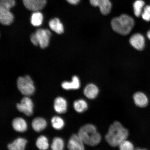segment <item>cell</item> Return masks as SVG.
<instances>
[{
	"mask_svg": "<svg viewBox=\"0 0 150 150\" xmlns=\"http://www.w3.org/2000/svg\"><path fill=\"white\" fill-rule=\"evenodd\" d=\"M36 145L39 150L47 149L49 146L47 138L44 136H41L39 137L36 141Z\"/></svg>",
	"mask_w": 150,
	"mask_h": 150,
	"instance_id": "23",
	"label": "cell"
},
{
	"mask_svg": "<svg viewBox=\"0 0 150 150\" xmlns=\"http://www.w3.org/2000/svg\"><path fill=\"white\" fill-rule=\"evenodd\" d=\"M135 150H148L147 149H140V148H137V149H135Z\"/></svg>",
	"mask_w": 150,
	"mask_h": 150,
	"instance_id": "31",
	"label": "cell"
},
{
	"mask_svg": "<svg viewBox=\"0 0 150 150\" xmlns=\"http://www.w3.org/2000/svg\"><path fill=\"white\" fill-rule=\"evenodd\" d=\"M31 40L33 45L35 46L39 45V42L35 33H33L31 36Z\"/></svg>",
	"mask_w": 150,
	"mask_h": 150,
	"instance_id": "28",
	"label": "cell"
},
{
	"mask_svg": "<svg viewBox=\"0 0 150 150\" xmlns=\"http://www.w3.org/2000/svg\"><path fill=\"white\" fill-rule=\"evenodd\" d=\"M17 86L20 92L26 96H30L35 93V88L33 81L29 76L19 77Z\"/></svg>",
	"mask_w": 150,
	"mask_h": 150,
	"instance_id": "5",
	"label": "cell"
},
{
	"mask_svg": "<svg viewBox=\"0 0 150 150\" xmlns=\"http://www.w3.org/2000/svg\"><path fill=\"white\" fill-rule=\"evenodd\" d=\"M16 3L15 0H0V22L3 25H9L13 22L14 15L10 9Z\"/></svg>",
	"mask_w": 150,
	"mask_h": 150,
	"instance_id": "4",
	"label": "cell"
},
{
	"mask_svg": "<svg viewBox=\"0 0 150 150\" xmlns=\"http://www.w3.org/2000/svg\"><path fill=\"white\" fill-rule=\"evenodd\" d=\"M43 21V15L39 11L34 12L32 14L31 22V24L35 27H39L42 25Z\"/></svg>",
	"mask_w": 150,
	"mask_h": 150,
	"instance_id": "21",
	"label": "cell"
},
{
	"mask_svg": "<svg viewBox=\"0 0 150 150\" xmlns=\"http://www.w3.org/2000/svg\"><path fill=\"white\" fill-rule=\"evenodd\" d=\"M131 45L138 50H142L145 47V37L140 33H136L131 36L129 40Z\"/></svg>",
	"mask_w": 150,
	"mask_h": 150,
	"instance_id": "11",
	"label": "cell"
},
{
	"mask_svg": "<svg viewBox=\"0 0 150 150\" xmlns=\"http://www.w3.org/2000/svg\"><path fill=\"white\" fill-rule=\"evenodd\" d=\"M128 136V130L119 122L115 121L110 125L105 137L109 145L116 147L127 140Z\"/></svg>",
	"mask_w": 150,
	"mask_h": 150,
	"instance_id": "1",
	"label": "cell"
},
{
	"mask_svg": "<svg viewBox=\"0 0 150 150\" xmlns=\"http://www.w3.org/2000/svg\"><path fill=\"white\" fill-rule=\"evenodd\" d=\"M51 123L52 127L56 130H61L64 125V122L63 119L58 116L52 117Z\"/></svg>",
	"mask_w": 150,
	"mask_h": 150,
	"instance_id": "24",
	"label": "cell"
},
{
	"mask_svg": "<svg viewBox=\"0 0 150 150\" xmlns=\"http://www.w3.org/2000/svg\"><path fill=\"white\" fill-rule=\"evenodd\" d=\"M74 107L76 111L79 113H81L87 110L88 104L87 102L83 99H79L74 102Z\"/></svg>",
	"mask_w": 150,
	"mask_h": 150,
	"instance_id": "20",
	"label": "cell"
},
{
	"mask_svg": "<svg viewBox=\"0 0 150 150\" xmlns=\"http://www.w3.org/2000/svg\"><path fill=\"white\" fill-rule=\"evenodd\" d=\"M133 99L136 105L141 108L146 107L149 104V100L145 93L141 92H138L135 93Z\"/></svg>",
	"mask_w": 150,
	"mask_h": 150,
	"instance_id": "12",
	"label": "cell"
},
{
	"mask_svg": "<svg viewBox=\"0 0 150 150\" xmlns=\"http://www.w3.org/2000/svg\"><path fill=\"white\" fill-rule=\"evenodd\" d=\"M141 16L146 21H150V5H146L144 7Z\"/></svg>",
	"mask_w": 150,
	"mask_h": 150,
	"instance_id": "27",
	"label": "cell"
},
{
	"mask_svg": "<svg viewBox=\"0 0 150 150\" xmlns=\"http://www.w3.org/2000/svg\"><path fill=\"white\" fill-rule=\"evenodd\" d=\"M84 144L78 134H73L69 140L67 147L69 150H85Z\"/></svg>",
	"mask_w": 150,
	"mask_h": 150,
	"instance_id": "10",
	"label": "cell"
},
{
	"mask_svg": "<svg viewBox=\"0 0 150 150\" xmlns=\"http://www.w3.org/2000/svg\"><path fill=\"white\" fill-rule=\"evenodd\" d=\"M69 3L72 5H76L79 3L80 0H67Z\"/></svg>",
	"mask_w": 150,
	"mask_h": 150,
	"instance_id": "29",
	"label": "cell"
},
{
	"mask_svg": "<svg viewBox=\"0 0 150 150\" xmlns=\"http://www.w3.org/2000/svg\"><path fill=\"white\" fill-rule=\"evenodd\" d=\"M64 146V142L63 140L57 137L54 139L51 147L52 150H63Z\"/></svg>",
	"mask_w": 150,
	"mask_h": 150,
	"instance_id": "25",
	"label": "cell"
},
{
	"mask_svg": "<svg viewBox=\"0 0 150 150\" xmlns=\"http://www.w3.org/2000/svg\"><path fill=\"white\" fill-rule=\"evenodd\" d=\"M67 102L62 97H57L54 102V108L56 112L59 114L65 113L67 111Z\"/></svg>",
	"mask_w": 150,
	"mask_h": 150,
	"instance_id": "13",
	"label": "cell"
},
{
	"mask_svg": "<svg viewBox=\"0 0 150 150\" xmlns=\"http://www.w3.org/2000/svg\"><path fill=\"white\" fill-rule=\"evenodd\" d=\"M145 5V3L142 0H137L134 2L133 4V8L135 16L137 17L141 16Z\"/></svg>",
	"mask_w": 150,
	"mask_h": 150,
	"instance_id": "22",
	"label": "cell"
},
{
	"mask_svg": "<svg viewBox=\"0 0 150 150\" xmlns=\"http://www.w3.org/2000/svg\"><path fill=\"white\" fill-rule=\"evenodd\" d=\"M47 123L46 120L43 118L38 117L33 120L32 126L34 130L37 132H40L45 129Z\"/></svg>",
	"mask_w": 150,
	"mask_h": 150,
	"instance_id": "19",
	"label": "cell"
},
{
	"mask_svg": "<svg viewBox=\"0 0 150 150\" xmlns=\"http://www.w3.org/2000/svg\"><path fill=\"white\" fill-rule=\"evenodd\" d=\"M38 39L39 45L42 48L47 47L49 44L51 33L49 30L39 29L35 33Z\"/></svg>",
	"mask_w": 150,
	"mask_h": 150,
	"instance_id": "7",
	"label": "cell"
},
{
	"mask_svg": "<svg viewBox=\"0 0 150 150\" xmlns=\"http://www.w3.org/2000/svg\"><path fill=\"white\" fill-rule=\"evenodd\" d=\"M99 92V89L95 84L91 83L88 84L84 88V93L88 98L94 99L97 96Z\"/></svg>",
	"mask_w": 150,
	"mask_h": 150,
	"instance_id": "14",
	"label": "cell"
},
{
	"mask_svg": "<svg viewBox=\"0 0 150 150\" xmlns=\"http://www.w3.org/2000/svg\"><path fill=\"white\" fill-rule=\"evenodd\" d=\"M27 142L25 139L19 138L9 144L7 147L9 150H25Z\"/></svg>",
	"mask_w": 150,
	"mask_h": 150,
	"instance_id": "16",
	"label": "cell"
},
{
	"mask_svg": "<svg viewBox=\"0 0 150 150\" xmlns=\"http://www.w3.org/2000/svg\"><path fill=\"white\" fill-rule=\"evenodd\" d=\"M134 25V19L128 15L122 14L114 18L111 21V25L114 31L122 35H127L131 32Z\"/></svg>",
	"mask_w": 150,
	"mask_h": 150,
	"instance_id": "3",
	"label": "cell"
},
{
	"mask_svg": "<svg viewBox=\"0 0 150 150\" xmlns=\"http://www.w3.org/2000/svg\"><path fill=\"white\" fill-rule=\"evenodd\" d=\"M78 134L84 144L89 146H96L101 142V136L96 127L91 124L81 127Z\"/></svg>",
	"mask_w": 150,
	"mask_h": 150,
	"instance_id": "2",
	"label": "cell"
},
{
	"mask_svg": "<svg viewBox=\"0 0 150 150\" xmlns=\"http://www.w3.org/2000/svg\"><path fill=\"white\" fill-rule=\"evenodd\" d=\"M62 87L66 90H76L79 88L80 83L79 78L76 76L73 77L71 82L65 81L62 84Z\"/></svg>",
	"mask_w": 150,
	"mask_h": 150,
	"instance_id": "17",
	"label": "cell"
},
{
	"mask_svg": "<svg viewBox=\"0 0 150 150\" xmlns=\"http://www.w3.org/2000/svg\"><path fill=\"white\" fill-rule=\"evenodd\" d=\"M24 6L28 10L36 12L42 10L47 4V0H23Z\"/></svg>",
	"mask_w": 150,
	"mask_h": 150,
	"instance_id": "8",
	"label": "cell"
},
{
	"mask_svg": "<svg viewBox=\"0 0 150 150\" xmlns=\"http://www.w3.org/2000/svg\"><path fill=\"white\" fill-rule=\"evenodd\" d=\"M90 2L93 6L99 7L103 15L109 14L111 11L112 4L110 0H90Z\"/></svg>",
	"mask_w": 150,
	"mask_h": 150,
	"instance_id": "9",
	"label": "cell"
},
{
	"mask_svg": "<svg viewBox=\"0 0 150 150\" xmlns=\"http://www.w3.org/2000/svg\"><path fill=\"white\" fill-rule=\"evenodd\" d=\"M120 150H135L133 144L127 140L124 141L119 145Z\"/></svg>",
	"mask_w": 150,
	"mask_h": 150,
	"instance_id": "26",
	"label": "cell"
},
{
	"mask_svg": "<svg viewBox=\"0 0 150 150\" xmlns=\"http://www.w3.org/2000/svg\"><path fill=\"white\" fill-rule=\"evenodd\" d=\"M49 25L52 30L59 34H61L64 31L63 24L59 19L57 18H55L50 20L49 23Z\"/></svg>",
	"mask_w": 150,
	"mask_h": 150,
	"instance_id": "18",
	"label": "cell"
},
{
	"mask_svg": "<svg viewBox=\"0 0 150 150\" xmlns=\"http://www.w3.org/2000/svg\"><path fill=\"white\" fill-rule=\"evenodd\" d=\"M12 124L13 128L17 132H23L27 130V123L22 118H16L13 121Z\"/></svg>",
	"mask_w": 150,
	"mask_h": 150,
	"instance_id": "15",
	"label": "cell"
},
{
	"mask_svg": "<svg viewBox=\"0 0 150 150\" xmlns=\"http://www.w3.org/2000/svg\"><path fill=\"white\" fill-rule=\"evenodd\" d=\"M147 36L148 37V38L149 39V40H150V29L149 31H148V32L147 33Z\"/></svg>",
	"mask_w": 150,
	"mask_h": 150,
	"instance_id": "30",
	"label": "cell"
},
{
	"mask_svg": "<svg viewBox=\"0 0 150 150\" xmlns=\"http://www.w3.org/2000/svg\"><path fill=\"white\" fill-rule=\"evenodd\" d=\"M16 108L18 111L27 116H30L33 114V103L31 99L27 96L24 97L20 103L17 104Z\"/></svg>",
	"mask_w": 150,
	"mask_h": 150,
	"instance_id": "6",
	"label": "cell"
}]
</instances>
